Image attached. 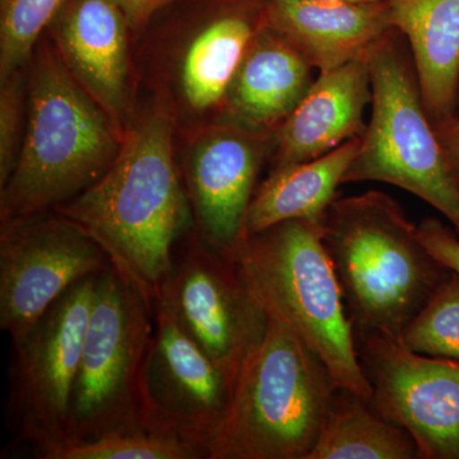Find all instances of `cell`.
<instances>
[{"label":"cell","instance_id":"obj_1","mask_svg":"<svg viewBox=\"0 0 459 459\" xmlns=\"http://www.w3.org/2000/svg\"><path fill=\"white\" fill-rule=\"evenodd\" d=\"M172 140L170 114L152 108L123 135L107 172L54 208L87 232L153 307L175 247L195 229Z\"/></svg>","mask_w":459,"mask_h":459},{"label":"cell","instance_id":"obj_2","mask_svg":"<svg viewBox=\"0 0 459 459\" xmlns=\"http://www.w3.org/2000/svg\"><path fill=\"white\" fill-rule=\"evenodd\" d=\"M320 229L355 337L400 341L452 272L429 253L402 205L379 190L337 195Z\"/></svg>","mask_w":459,"mask_h":459},{"label":"cell","instance_id":"obj_3","mask_svg":"<svg viewBox=\"0 0 459 459\" xmlns=\"http://www.w3.org/2000/svg\"><path fill=\"white\" fill-rule=\"evenodd\" d=\"M29 123L16 168L0 189L2 222L71 201L107 172L122 132L63 65L41 45L29 82Z\"/></svg>","mask_w":459,"mask_h":459},{"label":"cell","instance_id":"obj_4","mask_svg":"<svg viewBox=\"0 0 459 459\" xmlns=\"http://www.w3.org/2000/svg\"><path fill=\"white\" fill-rule=\"evenodd\" d=\"M237 377L208 459H307L336 386L322 359L274 314Z\"/></svg>","mask_w":459,"mask_h":459},{"label":"cell","instance_id":"obj_5","mask_svg":"<svg viewBox=\"0 0 459 459\" xmlns=\"http://www.w3.org/2000/svg\"><path fill=\"white\" fill-rule=\"evenodd\" d=\"M235 259L255 300L322 359L336 389L370 401V385L320 223L290 220L247 235Z\"/></svg>","mask_w":459,"mask_h":459},{"label":"cell","instance_id":"obj_6","mask_svg":"<svg viewBox=\"0 0 459 459\" xmlns=\"http://www.w3.org/2000/svg\"><path fill=\"white\" fill-rule=\"evenodd\" d=\"M368 63L370 117L343 184L374 181L406 190L435 208L459 235V189L397 30L371 48Z\"/></svg>","mask_w":459,"mask_h":459},{"label":"cell","instance_id":"obj_7","mask_svg":"<svg viewBox=\"0 0 459 459\" xmlns=\"http://www.w3.org/2000/svg\"><path fill=\"white\" fill-rule=\"evenodd\" d=\"M153 314V305L114 264L98 274L69 404L66 442L144 430L140 380L155 327Z\"/></svg>","mask_w":459,"mask_h":459},{"label":"cell","instance_id":"obj_8","mask_svg":"<svg viewBox=\"0 0 459 459\" xmlns=\"http://www.w3.org/2000/svg\"><path fill=\"white\" fill-rule=\"evenodd\" d=\"M96 279L98 274L75 283L31 328L12 341L9 424L33 453L68 440L69 404Z\"/></svg>","mask_w":459,"mask_h":459},{"label":"cell","instance_id":"obj_9","mask_svg":"<svg viewBox=\"0 0 459 459\" xmlns=\"http://www.w3.org/2000/svg\"><path fill=\"white\" fill-rule=\"evenodd\" d=\"M157 299L169 305L186 333L234 388L268 323L267 313L241 277L237 259L208 246L193 229L175 247Z\"/></svg>","mask_w":459,"mask_h":459},{"label":"cell","instance_id":"obj_10","mask_svg":"<svg viewBox=\"0 0 459 459\" xmlns=\"http://www.w3.org/2000/svg\"><path fill=\"white\" fill-rule=\"evenodd\" d=\"M110 264L104 249L56 211L2 222L0 328L17 340L71 287Z\"/></svg>","mask_w":459,"mask_h":459},{"label":"cell","instance_id":"obj_11","mask_svg":"<svg viewBox=\"0 0 459 459\" xmlns=\"http://www.w3.org/2000/svg\"><path fill=\"white\" fill-rule=\"evenodd\" d=\"M155 327L140 380L142 427L207 455L221 427L232 385L186 333L169 305L155 301Z\"/></svg>","mask_w":459,"mask_h":459},{"label":"cell","instance_id":"obj_12","mask_svg":"<svg viewBox=\"0 0 459 459\" xmlns=\"http://www.w3.org/2000/svg\"><path fill=\"white\" fill-rule=\"evenodd\" d=\"M355 338L370 406L409 431L421 459H459V361L411 351L385 334Z\"/></svg>","mask_w":459,"mask_h":459},{"label":"cell","instance_id":"obj_13","mask_svg":"<svg viewBox=\"0 0 459 459\" xmlns=\"http://www.w3.org/2000/svg\"><path fill=\"white\" fill-rule=\"evenodd\" d=\"M271 138L228 119L202 132L186 156L184 186L195 230L232 258L247 237V211Z\"/></svg>","mask_w":459,"mask_h":459},{"label":"cell","instance_id":"obj_14","mask_svg":"<svg viewBox=\"0 0 459 459\" xmlns=\"http://www.w3.org/2000/svg\"><path fill=\"white\" fill-rule=\"evenodd\" d=\"M57 56L122 132L129 110L128 33L113 0H68L49 26Z\"/></svg>","mask_w":459,"mask_h":459},{"label":"cell","instance_id":"obj_15","mask_svg":"<svg viewBox=\"0 0 459 459\" xmlns=\"http://www.w3.org/2000/svg\"><path fill=\"white\" fill-rule=\"evenodd\" d=\"M261 9L263 25L282 36L316 74L365 59L395 30L386 0H262Z\"/></svg>","mask_w":459,"mask_h":459},{"label":"cell","instance_id":"obj_16","mask_svg":"<svg viewBox=\"0 0 459 459\" xmlns=\"http://www.w3.org/2000/svg\"><path fill=\"white\" fill-rule=\"evenodd\" d=\"M370 104L368 57L318 74L298 107L272 134L273 169L318 159L361 138Z\"/></svg>","mask_w":459,"mask_h":459},{"label":"cell","instance_id":"obj_17","mask_svg":"<svg viewBox=\"0 0 459 459\" xmlns=\"http://www.w3.org/2000/svg\"><path fill=\"white\" fill-rule=\"evenodd\" d=\"M314 71L291 44L262 22L226 93V117L273 134L312 86Z\"/></svg>","mask_w":459,"mask_h":459},{"label":"cell","instance_id":"obj_18","mask_svg":"<svg viewBox=\"0 0 459 459\" xmlns=\"http://www.w3.org/2000/svg\"><path fill=\"white\" fill-rule=\"evenodd\" d=\"M406 39L422 102L434 126L457 115L459 0H386Z\"/></svg>","mask_w":459,"mask_h":459},{"label":"cell","instance_id":"obj_19","mask_svg":"<svg viewBox=\"0 0 459 459\" xmlns=\"http://www.w3.org/2000/svg\"><path fill=\"white\" fill-rule=\"evenodd\" d=\"M262 0H226L193 36L181 62V90L195 110L225 101L230 84L262 25Z\"/></svg>","mask_w":459,"mask_h":459},{"label":"cell","instance_id":"obj_20","mask_svg":"<svg viewBox=\"0 0 459 459\" xmlns=\"http://www.w3.org/2000/svg\"><path fill=\"white\" fill-rule=\"evenodd\" d=\"M360 138L299 164L273 169L255 189L247 216V235L290 220L322 221L338 186L358 155Z\"/></svg>","mask_w":459,"mask_h":459},{"label":"cell","instance_id":"obj_21","mask_svg":"<svg viewBox=\"0 0 459 459\" xmlns=\"http://www.w3.org/2000/svg\"><path fill=\"white\" fill-rule=\"evenodd\" d=\"M307 459H421V455L409 431L383 418L369 401L336 389Z\"/></svg>","mask_w":459,"mask_h":459},{"label":"cell","instance_id":"obj_22","mask_svg":"<svg viewBox=\"0 0 459 459\" xmlns=\"http://www.w3.org/2000/svg\"><path fill=\"white\" fill-rule=\"evenodd\" d=\"M40 459H204L197 446L147 430L119 431L89 440L66 442L33 453Z\"/></svg>","mask_w":459,"mask_h":459},{"label":"cell","instance_id":"obj_23","mask_svg":"<svg viewBox=\"0 0 459 459\" xmlns=\"http://www.w3.org/2000/svg\"><path fill=\"white\" fill-rule=\"evenodd\" d=\"M411 351L459 361V274L451 272L402 332Z\"/></svg>","mask_w":459,"mask_h":459},{"label":"cell","instance_id":"obj_24","mask_svg":"<svg viewBox=\"0 0 459 459\" xmlns=\"http://www.w3.org/2000/svg\"><path fill=\"white\" fill-rule=\"evenodd\" d=\"M68 0H0V78L7 80L32 59L42 31Z\"/></svg>","mask_w":459,"mask_h":459},{"label":"cell","instance_id":"obj_25","mask_svg":"<svg viewBox=\"0 0 459 459\" xmlns=\"http://www.w3.org/2000/svg\"><path fill=\"white\" fill-rule=\"evenodd\" d=\"M23 69L2 81L0 90V189L4 188L20 156L22 120Z\"/></svg>","mask_w":459,"mask_h":459},{"label":"cell","instance_id":"obj_26","mask_svg":"<svg viewBox=\"0 0 459 459\" xmlns=\"http://www.w3.org/2000/svg\"><path fill=\"white\" fill-rule=\"evenodd\" d=\"M420 240L444 267L459 274V235L437 217H425L418 225Z\"/></svg>","mask_w":459,"mask_h":459},{"label":"cell","instance_id":"obj_27","mask_svg":"<svg viewBox=\"0 0 459 459\" xmlns=\"http://www.w3.org/2000/svg\"><path fill=\"white\" fill-rule=\"evenodd\" d=\"M123 12L132 31L138 32L148 25L160 9L171 4L175 0H113Z\"/></svg>","mask_w":459,"mask_h":459},{"label":"cell","instance_id":"obj_28","mask_svg":"<svg viewBox=\"0 0 459 459\" xmlns=\"http://www.w3.org/2000/svg\"><path fill=\"white\" fill-rule=\"evenodd\" d=\"M434 126L442 144L446 166L459 189V115Z\"/></svg>","mask_w":459,"mask_h":459},{"label":"cell","instance_id":"obj_29","mask_svg":"<svg viewBox=\"0 0 459 459\" xmlns=\"http://www.w3.org/2000/svg\"><path fill=\"white\" fill-rule=\"evenodd\" d=\"M316 2H379V0H316Z\"/></svg>","mask_w":459,"mask_h":459},{"label":"cell","instance_id":"obj_30","mask_svg":"<svg viewBox=\"0 0 459 459\" xmlns=\"http://www.w3.org/2000/svg\"><path fill=\"white\" fill-rule=\"evenodd\" d=\"M457 115H459V92H458V101H457Z\"/></svg>","mask_w":459,"mask_h":459}]
</instances>
